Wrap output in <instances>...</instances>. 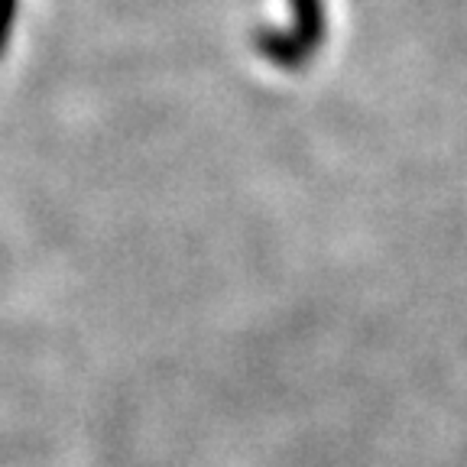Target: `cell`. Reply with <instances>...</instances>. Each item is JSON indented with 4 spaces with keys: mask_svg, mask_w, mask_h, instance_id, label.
<instances>
[{
    "mask_svg": "<svg viewBox=\"0 0 467 467\" xmlns=\"http://www.w3.org/2000/svg\"><path fill=\"white\" fill-rule=\"evenodd\" d=\"M16 10H20V0H0V58L7 56V46L14 39Z\"/></svg>",
    "mask_w": 467,
    "mask_h": 467,
    "instance_id": "cell-1",
    "label": "cell"
}]
</instances>
